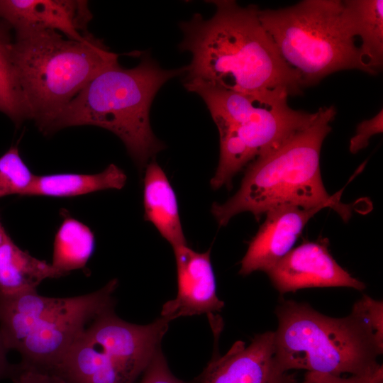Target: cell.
<instances>
[{
    "instance_id": "cell-9",
    "label": "cell",
    "mask_w": 383,
    "mask_h": 383,
    "mask_svg": "<svg viewBox=\"0 0 383 383\" xmlns=\"http://www.w3.org/2000/svg\"><path fill=\"white\" fill-rule=\"evenodd\" d=\"M170 322L160 316L147 325L134 324L110 310L85 328L67 353L113 372L125 383H135L160 349Z\"/></svg>"
},
{
    "instance_id": "cell-10",
    "label": "cell",
    "mask_w": 383,
    "mask_h": 383,
    "mask_svg": "<svg viewBox=\"0 0 383 383\" xmlns=\"http://www.w3.org/2000/svg\"><path fill=\"white\" fill-rule=\"evenodd\" d=\"M198 383H297L294 374L278 363L274 331L256 335L246 346L236 341L223 355L216 353L205 367Z\"/></svg>"
},
{
    "instance_id": "cell-11",
    "label": "cell",
    "mask_w": 383,
    "mask_h": 383,
    "mask_svg": "<svg viewBox=\"0 0 383 383\" xmlns=\"http://www.w3.org/2000/svg\"><path fill=\"white\" fill-rule=\"evenodd\" d=\"M328 240L307 242L290 250L267 272L280 294L313 287H345L362 291L365 285L342 268L328 250Z\"/></svg>"
},
{
    "instance_id": "cell-8",
    "label": "cell",
    "mask_w": 383,
    "mask_h": 383,
    "mask_svg": "<svg viewBox=\"0 0 383 383\" xmlns=\"http://www.w3.org/2000/svg\"><path fill=\"white\" fill-rule=\"evenodd\" d=\"M184 85L204 101L219 133L235 137L252 160L277 149L316 114L292 109L286 94L255 97L201 83Z\"/></svg>"
},
{
    "instance_id": "cell-19",
    "label": "cell",
    "mask_w": 383,
    "mask_h": 383,
    "mask_svg": "<svg viewBox=\"0 0 383 383\" xmlns=\"http://www.w3.org/2000/svg\"><path fill=\"white\" fill-rule=\"evenodd\" d=\"M94 248L95 237L91 230L79 220L66 216L55 235L50 264L60 277L65 276L84 268Z\"/></svg>"
},
{
    "instance_id": "cell-6",
    "label": "cell",
    "mask_w": 383,
    "mask_h": 383,
    "mask_svg": "<svg viewBox=\"0 0 383 383\" xmlns=\"http://www.w3.org/2000/svg\"><path fill=\"white\" fill-rule=\"evenodd\" d=\"M262 26L301 88L344 70L365 72L345 1L305 0L279 9H259Z\"/></svg>"
},
{
    "instance_id": "cell-16",
    "label": "cell",
    "mask_w": 383,
    "mask_h": 383,
    "mask_svg": "<svg viewBox=\"0 0 383 383\" xmlns=\"http://www.w3.org/2000/svg\"><path fill=\"white\" fill-rule=\"evenodd\" d=\"M58 277L50 263L23 250L10 237L0 245V296L36 291L45 279Z\"/></svg>"
},
{
    "instance_id": "cell-2",
    "label": "cell",
    "mask_w": 383,
    "mask_h": 383,
    "mask_svg": "<svg viewBox=\"0 0 383 383\" xmlns=\"http://www.w3.org/2000/svg\"><path fill=\"white\" fill-rule=\"evenodd\" d=\"M275 313L276 359L285 371L306 370L362 376L382 367L383 304L366 294L343 318L323 315L306 303L283 300Z\"/></svg>"
},
{
    "instance_id": "cell-15",
    "label": "cell",
    "mask_w": 383,
    "mask_h": 383,
    "mask_svg": "<svg viewBox=\"0 0 383 383\" xmlns=\"http://www.w3.org/2000/svg\"><path fill=\"white\" fill-rule=\"evenodd\" d=\"M143 204L145 220L151 222L173 247L187 245L175 193L161 167L155 161L145 167Z\"/></svg>"
},
{
    "instance_id": "cell-7",
    "label": "cell",
    "mask_w": 383,
    "mask_h": 383,
    "mask_svg": "<svg viewBox=\"0 0 383 383\" xmlns=\"http://www.w3.org/2000/svg\"><path fill=\"white\" fill-rule=\"evenodd\" d=\"M111 279L102 288L72 297H48L37 290L0 296V335L21 363L54 371L79 334L95 318L113 310L118 286Z\"/></svg>"
},
{
    "instance_id": "cell-18",
    "label": "cell",
    "mask_w": 383,
    "mask_h": 383,
    "mask_svg": "<svg viewBox=\"0 0 383 383\" xmlns=\"http://www.w3.org/2000/svg\"><path fill=\"white\" fill-rule=\"evenodd\" d=\"M351 13L367 73L376 74L383 62V1H345Z\"/></svg>"
},
{
    "instance_id": "cell-12",
    "label": "cell",
    "mask_w": 383,
    "mask_h": 383,
    "mask_svg": "<svg viewBox=\"0 0 383 383\" xmlns=\"http://www.w3.org/2000/svg\"><path fill=\"white\" fill-rule=\"evenodd\" d=\"M92 14L84 0H0V20L15 33L54 30L69 39L84 41Z\"/></svg>"
},
{
    "instance_id": "cell-14",
    "label": "cell",
    "mask_w": 383,
    "mask_h": 383,
    "mask_svg": "<svg viewBox=\"0 0 383 383\" xmlns=\"http://www.w3.org/2000/svg\"><path fill=\"white\" fill-rule=\"evenodd\" d=\"M328 204L315 207L285 205L269 210L266 218L249 243L241 260L239 274L267 272L285 256L296 241L307 222Z\"/></svg>"
},
{
    "instance_id": "cell-3",
    "label": "cell",
    "mask_w": 383,
    "mask_h": 383,
    "mask_svg": "<svg viewBox=\"0 0 383 383\" xmlns=\"http://www.w3.org/2000/svg\"><path fill=\"white\" fill-rule=\"evenodd\" d=\"M336 109L321 107L313 120L273 151L252 160L238 191L223 204L214 203L211 213L220 226L235 215L251 212L257 219L269 210L285 205L315 207L328 204L347 221L353 205L340 201L343 189L329 195L320 171L323 142L331 131Z\"/></svg>"
},
{
    "instance_id": "cell-26",
    "label": "cell",
    "mask_w": 383,
    "mask_h": 383,
    "mask_svg": "<svg viewBox=\"0 0 383 383\" xmlns=\"http://www.w3.org/2000/svg\"><path fill=\"white\" fill-rule=\"evenodd\" d=\"M9 350L0 335V379L11 378L16 369L17 365H12L8 361Z\"/></svg>"
},
{
    "instance_id": "cell-17",
    "label": "cell",
    "mask_w": 383,
    "mask_h": 383,
    "mask_svg": "<svg viewBox=\"0 0 383 383\" xmlns=\"http://www.w3.org/2000/svg\"><path fill=\"white\" fill-rule=\"evenodd\" d=\"M125 172L113 164L96 174L57 173L35 175L25 196L73 197L106 189H121Z\"/></svg>"
},
{
    "instance_id": "cell-4",
    "label": "cell",
    "mask_w": 383,
    "mask_h": 383,
    "mask_svg": "<svg viewBox=\"0 0 383 383\" xmlns=\"http://www.w3.org/2000/svg\"><path fill=\"white\" fill-rule=\"evenodd\" d=\"M186 66L164 70L145 55L135 67L119 63L95 76L70 101L51 125L48 135L62 128L94 126L106 129L124 143L141 170L165 148L154 135L150 109L160 88L185 74Z\"/></svg>"
},
{
    "instance_id": "cell-13",
    "label": "cell",
    "mask_w": 383,
    "mask_h": 383,
    "mask_svg": "<svg viewBox=\"0 0 383 383\" xmlns=\"http://www.w3.org/2000/svg\"><path fill=\"white\" fill-rule=\"evenodd\" d=\"M177 272V294L167 301L161 316L170 321L184 316L220 312L224 303L216 294L210 250L198 252L182 245L173 247Z\"/></svg>"
},
{
    "instance_id": "cell-5",
    "label": "cell",
    "mask_w": 383,
    "mask_h": 383,
    "mask_svg": "<svg viewBox=\"0 0 383 383\" xmlns=\"http://www.w3.org/2000/svg\"><path fill=\"white\" fill-rule=\"evenodd\" d=\"M12 60L24 98L38 129L48 135L57 117L99 73L118 63L92 35L84 41L54 30L16 33Z\"/></svg>"
},
{
    "instance_id": "cell-24",
    "label": "cell",
    "mask_w": 383,
    "mask_h": 383,
    "mask_svg": "<svg viewBox=\"0 0 383 383\" xmlns=\"http://www.w3.org/2000/svg\"><path fill=\"white\" fill-rule=\"evenodd\" d=\"M383 131L382 109L374 117L360 123L356 129L355 135L350 139L349 150L352 153H356L367 146L370 138Z\"/></svg>"
},
{
    "instance_id": "cell-21",
    "label": "cell",
    "mask_w": 383,
    "mask_h": 383,
    "mask_svg": "<svg viewBox=\"0 0 383 383\" xmlns=\"http://www.w3.org/2000/svg\"><path fill=\"white\" fill-rule=\"evenodd\" d=\"M35 176L17 147H11L0 157V198L13 194L25 196Z\"/></svg>"
},
{
    "instance_id": "cell-25",
    "label": "cell",
    "mask_w": 383,
    "mask_h": 383,
    "mask_svg": "<svg viewBox=\"0 0 383 383\" xmlns=\"http://www.w3.org/2000/svg\"><path fill=\"white\" fill-rule=\"evenodd\" d=\"M301 383H383V367L365 375L348 377L306 372Z\"/></svg>"
},
{
    "instance_id": "cell-23",
    "label": "cell",
    "mask_w": 383,
    "mask_h": 383,
    "mask_svg": "<svg viewBox=\"0 0 383 383\" xmlns=\"http://www.w3.org/2000/svg\"><path fill=\"white\" fill-rule=\"evenodd\" d=\"M138 383H185L170 371L161 349L155 353Z\"/></svg>"
},
{
    "instance_id": "cell-22",
    "label": "cell",
    "mask_w": 383,
    "mask_h": 383,
    "mask_svg": "<svg viewBox=\"0 0 383 383\" xmlns=\"http://www.w3.org/2000/svg\"><path fill=\"white\" fill-rule=\"evenodd\" d=\"M11 379L13 383H67L55 371L23 363L17 365Z\"/></svg>"
},
{
    "instance_id": "cell-27",
    "label": "cell",
    "mask_w": 383,
    "mask_h": 383,
    "mask_svg": "<svg viewBox=\"0 0 383 383\" xmlns=\"http://www.w3.org/2000/svg\"><path fill=\"white\" fill-rule=\"evenodd\" d=\"M9 236L5 231L1 221H0V245L8 238Z\"/></svg>"
},
{
    "instance_id": "cell-1",
    "label": "cell",
    "mask_w": 383,
    "mask_h": 383,
    "mask_svg": "<svg viewBox=\"0 0 383 383\" xmlns=\"http://www.w3.org/2000/svg\"><path fill=\"white\" fill-rule=\"evenodd\" d=\"M214 15L195 13L179 27V45L191 53L184 83H201L246 96L297 94L301 88L262 26L259 8L212 1Z\"/></svg>"
},
{
    "instance_id": "cell-20",
    "label": "cell",
    "mask_w": 383,
    "mask_h": 383,
    "mask_svg": "<svg viewBox=\"0 0 383 383\" xmlns=\"http://www.w3.org/2000/svg\"><path fill=\"white\" fill-rule=\"evenodd\" d=\"M11 30L0 20V111L18 126L30 113L12 60Z\"/></svg>"
}]
</instances>
